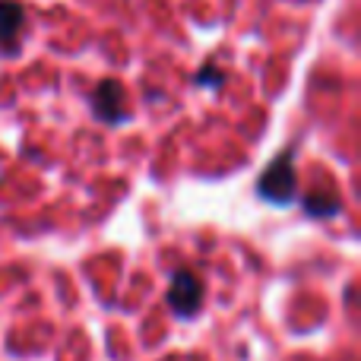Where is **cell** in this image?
Wrapping results in <instances>:
<instances>
[{
  "label": "cell",
  "instance_id": "cell-1",
  "mask_svg": "<svg viewBox=\"0 0 361 361\" xmlns=\"http://www.w3.org/2000/svg\"><path fill=\"white\" fill-rule=\"evenodd\" d=\"M295 187H298V175H295V159H292V152H282V156L273 159V162H269V169L263 171V178H260V184H257V190H260L263 200H269V203L282 206V203H292Z\"/></svg>",
  "mask_w": 361,
  "mask_h": 361
},
{
  "label": "cell",
  "instance_id": "cell-2",
  "mask_svg": "<svg viewBox=\"0 0 361 361\" xmlns=\"http://www.w3.org/2000/svg\"><path fill=\"white\" fill-rule=\"evenodd\" d=\"M169 305L180 317H193L203 307V282L190 269H178L175 273V279L169 286Z\"/></svg>",
  "mask_w": 361,
  "mask_h": 361
},
{
  "label": "cell",
  "instance_id": "cell-3",
  "mask_svg": "<svg viewBox=\"0 0 361 361\" xmlns=\"http://www.w3.org/2000/svg\"><path fill=\"white\" fill-rule=\"evenodd\" d=\"M95 111H99V118H105L108 124H118V121L127 118L124 86H121L118 80H105L95 89Z\"/></svg>",
  "mask_w": 361,
  "mask_h": 361
},
{
  "label": "cell",
  "instance_id": "cell-4",
  "mask_svg": "<svg viewBox=\"0 0 361 361\" xmlns=\"http://www.w3.org/2000/svg\"><path fill=\"white\" fill-rule=\"evenodd\" d=\"M25 13L16 0H0V44H13L16 35L23 32Z\"/></svg>",
  "mask_w": 361,
  "mask_h": 361
},
{
  "label": "cell",
  "instance_id": "cell-5",
  "mask_svg": "<svg viewBox=\"0 0 361 361\" xmlns=\"http://www.w3.org/2000/svg\"><path fill=\"white\" fill-rule=\"evenodd\" d=\"M305 209L311 212V216H333V212L339 209V203L336 200H330V197H307Z\"/></svg>",
  "mask_w": 361,
  "mask_h": 361
}]
</instances>
